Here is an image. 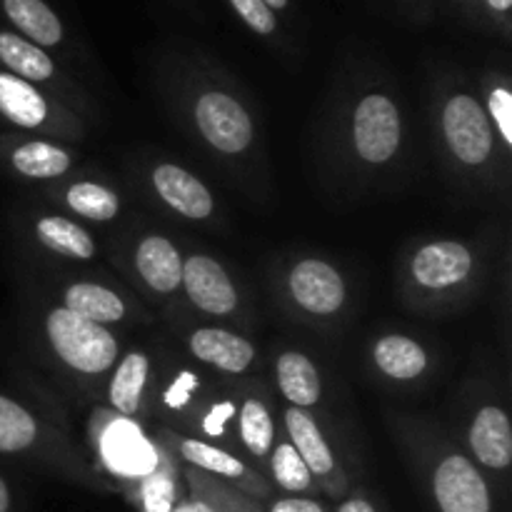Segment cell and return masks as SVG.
Masks as SVG:
<instances>
[{
    "mask_svg": "<svg viewBox=\"0 0 512 512\" xmlns=\"http://www.w3.org/2000/svg\"><path fill=\"white\" fill-rule=\"evenodd\" d=\"M40 243L50 248L53 253L68 255V258L88 260L95 255V243L80 225L65 218H43L35 225Z\"/></svg>",
    "mask_w": 512,
    "mask_h": 512,
    "instance_id": "44dd1931",
    "label": "cell"
},
{
    "mask_svg": "<svg viewBox=\"0 0 512 512\" xmlns=\"http://www.w3.org/2000/svg\"><path fill=\"white\" fill-rule=\"evenodd\" d=\"M285 425H288V433L293 438V448L298 450V455L303 458V463L308 465L310 475H330L335 470V458H333V450L328 448L325 438L320 435L318 425L315 420L310 418L305 410L300 408H290L285 413Z\"/></svg>",
    "mask_w": 512,
    "mask_h": 512,
    "instance_id": "9a60e30c",
    "label": "cell"
},
{
    "mask_svg": "<svg viewBox=\"0 0 512 512\" xmlns=\"http://www.w3.org/2000/svg\"><path fill=\"white\" fill-rule=\"evenodd\" d=\"M265 5H268V8H285L288 0H265Z\"/></svg>",
    "mask_w": 512,
    "mask_h": 512,
    "instance_id": "ab89813d",
    "label": "cell"
},
{
    "mask_svg": "<svg viewBox=\"0 0 512 512\" xmlns=\"http://www.w3.org/2000/svg\"><path fill=\"white\" fill-rule=\"evenodd\" d=\"M48 338L55 353L80 373H105L118 358V343L103 325L58 308L48 315Z\"/></svg>",
    "mask_w": 512,
    "mask_h": 512,
    "instance_id": "6da1fadb",
    "label": "cell"
},
{
    "mask_svg": "<svg viewBox=\"0 0 512 512\" xmlns=\"http://www.w3.org/2000/svg\"><path fill=\"white\" fill-rule=\"evenodd\" d=\"M68 205L90 220H110L118 215V195L95 183H75L68 190Z\"/></svg>",
    "mask_w": 512,
    "mask_h": 512,
    "instance_id": "484cf974",
    "label": "cell"
},
{
    "mask_svg": "<svg viewBox=\"0 0 512 512\" xmlns=\"http://www.w3.org/2000/svg\"><path fill=\"white\" fill-rule=\"evenodd\" d=\"M100 448L108 468L123 478H145L155 470V450L150 448L143 433L125 420L105 430Z\"/></svg>",
    "mask_w": 512,
    "mask_h": 512,
    "instance_id": "9c48e42d",
    "label": "cell"
},
{
    "mask_svg": "<svg viewBox=\"0 0 512 512\" xmlns=\"http://www.w3.org/2000/svg\"><path fill=\"white\" fill-rule=\"evenodd\" d=\"M195 388H198V378H195L193 373H183L178 378V383L165 393V403H168L170 408H183L185 400H188V395L193 393Z\"/></svg>",
    "mask_w": 512,
    "mask_h": 512,
    "instance_id": "1f68e13d",
    "label": "cell"
},
{
    "mask_svg": "<svg viewBox=\"0 0 512 512\" xmlns=\"http://www.w3.org/2000/svg\"><path fill=\"white\" fill-rule=\"evenodd\" d=\"M200 133L223 153H243L253 140V123L235 98L225 93H205L195 105Z\"/></svg>",
    "mask_w": 512,
    "mask_h": 512,
    "instance_id": "277c9868",
    "label": "cell"
},
{
    "mask_svg": "<svg viewBox=\"0 0 512 512\" xmlns=\"http://www.w3.org/2000/svg\"><path fill=\"white\" fill-rule=\"evenodd\" d=\"M13 168L28 178H55L70 168V155L50 143H25L13 150Z\"/></svg>",
    "mask_w": 512,
    "mask_h": 512,
    "instance_id": "603a6c76",
    "label": "cell"
},
{
    "mask_svg": "<svg viewBox=\"0 0 512 512\" xmlns=\"http://www.w3.org/2000/svg\"><path fill=\"white\" fill-rule=\"evenodd\" d=\"M268 512H325L315 500L308 498H285L270 505Z\"/></svg>",
    "mask_w": 512,
    "mask_h": 512,
    "instance_id": "e575fe53",
    "label": "cell"
},
{
    "mask_svg": "<svg viewBox=\"0 0 512 512\" xmlns=\"http://www.w3.org/2000/svg\"><path fill=\"white\" fill-rule=\"evenodd\" d=\"M38 438L33 415L15 400L0 395V453H20Z\"/></svg>",
    "mask_w": 512,
    "mask_h": 512,
    "instance_id": "cb8c5ba5",
    "label": "cell"
},
{
    "mask_svg": "<svg viewBox=\"0 0 512 512\" xmlns=\"http://www.w3.org/2000/svg\"><path fill=\"white\" fill-rule=\"evenodd\" d=\"M470 270H473V255L465 245L453 243V240L425 245L413 258V278L433 290L463 283Z\"/></svg>",
    "mask_w": 512,
    "mask_h": 512,
    "instance_id": "ba28073f",
    "label": "cell"
},
{
    "mask_svg": "<svg viewBox=\"0 0 512 512\" xmlns=\"http://www.w3.org/2000/svg\"><path fill=\"white\" fill-rule=\"evenodd\" d=\"M183 285L188 298L200 310L213 315L233 313L238 305V293L225 275V270L208 255H193L183 263Z\"/></svg>",
    "mask_w": 512,
    "mask_h": 512,
    "instance_id": "52a82bcc",
    "label": "cell"
},
{
    "mask_svg": "<svg viewBox=\"0 0 512 512\" xmlns=\"http://www.w3.org/2000/svg\"><path fill=\"white\" fill-rule=\"evenodd\" d=\"M153 185L160 198L173 210L183 213L185 218L203 220L213 213V195L203 183L188 170L178 165H160L153 173Z\"/></svg>",
    "mask_w": 512,
    "mask_h": 512,
    "instance_id": "30bf717a",
    "label": "cell"
},
{
    "mask_svg": "<svg viewBox=\"0 0 512 512\" xmlns=\"http://www.w3.org/2000/svg\"><path fill=\"white\" fill-rule=\"evenodd\" d=\"M233 413H235V405H233V403H220V405H215V408L210 410L208 418H205V423H203L205 433L213 435V438H218V435H223L225 423H228V418H233Z\"/></svg>",
    "mask_w": 512,
    "mask_h": 512,
    "instance_id": "836d02e7",
    "label": "cell"
},
{
    "mask_svg": "<svg viewBox=\"0 0 512 512\" xmlns=\"http://www.w3.org/2000/svg\"><path fill=\"white\" fill-rule=\"evenodd\" d=\"M230 3L255 33L270 35L275 30V15L265 0H230Z\"/></svg>",
    "mask_w": 512,
    "mask_h": 512,
    "instance_id": "f546056e",
    "label": "cell"
},
{
    "mask_svg": "<svg viewBox=\"0 0 512 512\" xmlns=\"http://www.w3.org/2000/svg\"><path fill=\"white\" fill-rule=\"evenodd\" d=\"M355 148L368 163H385L400 145V113L385 95H368L355 110Z\"/></svg>",
    "mask_w": 512,
    "mask_h": 512,
    "instance_id": "7a4b0ae2",
    "label": "cell"
},
{
    "mask_svg": "<svg viewBox=\"0 0 512 512\" xmlns=\"http://www.w3.org/2000/svg\"><path fill=\"white\" fill-rule=\"evenodd\" d=\"M148 358L143 353H130L115 370V378L110 383V403L118 413L135 415L140 408V395H143L145 380H148Z\"/></svg>",
    "mask_w": 512,
    "mask_h": 512,
    "instance_id": "7402d4cb",
    "label": "cell"
},
{
    "mask_svg": "<svg viewBox=\"0 0 512 512\" xmlns=\"http://www.w3.org/2000/svg\"><path fill=\"white\" fill-rule=\"evenodd\" d=\"M65 308L93 323H118L125 315V305L113 290L93 283H75L65 290Z\"/></svg>",
    "mask_w": 512,
    "mask_h": 512,
    "instance_id": "2e32d148",
    "label": "cell"
},
{
    "mask_svg": "<svg viewBox=\"0 0 512 512\" xmlns=\"http://www.w3.org/2000/svg\"><path fill=\"white\" fill-rule=\"evenodd\" d=\"M0 60L10 68V73L23 80H48L53 75V60L28 40L13 33H0Z\"/></svg>",
    "mask_w": 512,
    "mask_h": 512,
    "instance_id": "ffe728a7",
    "label": "cell"
},
{
    "mask_svg": "<svg viewBox=\"0 0 512 512\" xmlns=\"http://www.w3.org/2000/svg\"><path fill=\"white\" fill-rule=\"evenodd\" d=\"M338 512H375V508L368 503V500L350 498V500H345L343 505H340Z\"/></svg>",
    "mask_w": 512,
    "mask_h": 512,
    "instance_id": "8d00e7d4",
    "label": "cell"
},
{
    "mask_svg": "<svg viewBox=\"0 0 512 512\" xmlns=\"http://www.w3.org/2000/svg\"><path fill=\"white\" fill-rule=\"evenodd\" d=\"M143 508L145 512H173L175 483L168 465H155L153 473L143 478Z\"/></svg>",
    "mask_w": 512,
    "mask_h": 512,
    "instance_id": "f1b7e54d",
    "label": "cell"
},
{
    "mask_svg": "<svg viewBox=\"0 0 512 512\" xmlns=\"http://www.w3.org/2000/svg\"><path fill=\"white\" fill-rule=\"evenodd\" d=\"M0 115L20 128H38L48 115V105L33 83L13 73H0Z\"/></svg>",
    "mask_w": 512,
    "mask_h": 512,
    "instance_id": "5bb4252c",
    "label": "cell"
},
{
    "mask_svg": "<svg viewBox=\"0 0 512 512\" xmlns=\"http://www.w3.org/2000/svg\"><path fill=\"white\" fill-rule=\"evenodd\" d=\"M488 3H490V8H493V10H500V13H505V10H508L512 5V0H488Z\"/></svg>",
    "mask_w": 512,
    "mask_h": 512,
    "instance_id": "f35d334b",
    "label": "cell"
},
{
    "mask_svg": "<svg viewBox=\"0 0 512 512\" xmlns=\"http://www.w3.org/2000/svg\"><path fill=\"white\" fill-rule=\"evenodd\" d=\"M208 490L213 495H218L215 500H208V503L215 508V512H258L253 505H248L245 500H240L238 495H230L228 490H223V488H208Z\"/></svg>",
    "mask_w": 512,
    "mask_h": 512,
    "instance_id": "d6a6232c",
    "label": "cell"
},
{
    "mask_svg": "<svg viewBox=\"0 0 512 512\" xmlns=\"http://www.w3.org/2000/svg\"><path fill=\"white\" fill-rule=\"evenodd\" d=\"M433 488L443 512H490L488 485L463 455H450L438 465Z\"/></svg>",
    "mask_w": 512,
    "mask_h": 512,
    "instance_id": "5b68a950",
    "label": "cell"
},
{
    "mask_svg": "<svg viewBox=\"0 0 512 512\" xmlns=\"http://www.w3.org/2000/svg\"><path fill=\"white\" fill-rule=\"evenodd\" d=\"M3 8L8 18L28 38H33V43L58 45L63 38V25H60L58 15L43 0H3Z\"/></svg>",
    "mask_w": 512,
    "mask_h": 512,
    "instance_id": "d6986e66",
    "label": "cell"
},
{
    "mask_svg": "<svg viewBox=\"0 0 512 512\" xmlns=\"http://www.w3.org/2000/svg\"><path fill=\"white\" fill-rule=\"evenodd\" d=\"M443 128L450 150L465 165H480L488 160L493 150V133L478 100L470 95L450 98L443 113Z\"/></svg>",
    "mask_w": 512,
    "mask_h": 512,
    "instance_id": "3957f363",
    "label": "cell"
},
{
    "mask_svg": "<svg viewBox=\"0 0 512 512\" xmlns=\"http://www.w3.org/2000/svg\"><path fill=\"white\" fill-rule=\"evenodd\" d=\"M240 435H243L245 448L258 458H265L273 445V420L268 408L260 400H245L243 413H240Z\"/></svg>",
    "mask_w": 512,
    "mask_h": 512,
    "instance_id": "d4e9b609",
    "label": "cell"
},
{
    "mask_svg": "<svg viewBox=\"0 0 512 512\" xmlns=\"http://www.w3.org/2000/svg\"><path fill=\"white\" fill-rule=\"evenodd\" d=\"M10 510V490L5 485V480L0 478V512H8Z\"/></svg>",
    "mask_w": 512,
    "mask_h": 512,
    "instance_id": "74e56055",
    "label": "cell"
},
{
    "mask_svg": "<svg viewBox=\"0 0 512 512\" xmlns=\"http://www.w3.org/2000/svg\"><path fill=\"white\" fill-rule=\"evenodd\" d=\"M173 512H215V508L205 498H198V500H185V503L175 505Z\"/></svg>",
    "mask_w": 512,
    "mask_h": 512,
    "instance_id": "d590c367",
    "label": "cell"
},
{
    "mask_svg": "<svg viewBox=\"0 0 512 512\" xmlns=\"http://www.w3.org/2000/svg\"><path fill=\"white\" fill-rule=\"evenodd\" d=\"M188 345L195 358L215 365L225 373H243L255 358V350L248 340L220 328L195 330Z\"/></svg>",
    "mask_w": 512,
    "mask_h": 512,
    "instance_id": "7c38bea8",
    "label": "cell"
},
{
    "mask_svg": "<svg viewBox=\"0 0 512 512\" xmlns=\"http://www.w3.org/2000/svg\"><path fill=\"white\" fill-rule=\"evenodd\" d=\"M490 113H493L495 123H498L500 133H503L505 143H512V95L510 90L498 88L490 95Z\"/></svg>",
    "mask_w": 512,
    "mask_h": 512,
    "instance_id": "4dcf8cb0",
    "label": "cell"
},
{
    "mask_svg": "<svg viewBox=\"0 0 512 512\" xmlns=\"http://www.w3.org/2000/svg\"><path fill=\"white\" fill-rule=\"evenodd\" d=\"M375 363L390 378L413 380L428 368V355L413 338L388 335L375 345Z\"/></svg>",
    "mask_w": 512,
    "mask_h": 512,
    "instance_id": "e0dca14e",
    "label": "cell"
},
{
    "mask_svg": "<svg viewBox=\"0 0 512 512\" xmlns=\"http://www.w3.org/2000/svg\"><path fill=\"white\" fill-rule=\"evenodd\" d=\"M290 290L293 298L308 313L333 315L345 303V283L333 265L323 260H303L290 273Z\"/></svg>",
    "mask_w": 512,
    "mask_h": 512,
    "instance_id": "8992f818",
    "label": "cell"
},
{
    "mask_svg": "<svg viewBox=\"0 0 512 512\" xmlns=\"http://www.w3.org/2000/svg\"><path fill=\"white\" fill-rule=\"evenodd\" d=\"M273 475L278 485L288 493H305L313 485V475H310L308 465L298 455V450L290 443L278 445L273 455Z\"/></svg>",
    "mask_w": 512,
    "mask_h": 512,
    "instance_id": "83f0119b",
    "label": "cell"
},
{
    "mask_svg": "<svg viewBox=\"0 0 512 512\" xmlns=\"http://www.w3.org/2000/svg\"><path fill=\"white\" fill-rule=\"evenodd\" d=\"M470 448L475 458L493 470H503L512 463V430L508 415L500 408H483L470 428Z\"/></svg>",
    "mask_w": 512,
    "mask_h": 512,
    "instance_id": "8fae6325",
    "label": "cell"
},
{
    "mask_svg": "<svg viewBox=\"0 0 512 512\" xmlns=\"http://www.w3.org/2000/svg\"><path fill=\"white\" fill-rule=\"evenodd\" d=\"M278 385L295 408H308V405H315L320 400L318 370L300 353L280 355Z\"/></svg>",
    "mask_w": 512,
    "mask_h": 512,
    "instance_id": "ac0fdd59",
    "label": "cell"
},
{
    "mask_svg": "<svg viewBox=\"0 0 512 512\" xmlns=\"http://www.w3.org/2000/svg\"><path fill=\"white\" fill-rule=\"evenodd\" d=\"M135 265L145 283L158 293H173L183 283V258L170 240L150 235L138 245Z\"/></svg>",
    "mask_w": 512,
    "mask_h": 512,
    "instance_id": "4fadbf2b",
    "label": "cell"
},
{
    "mask_svg": "<svg viewBox=\"0 0 512 512\" xmlns=\"http://www.w3.org/2000/svg\"><path fill=\"white\" fill-rule=\"evenodd\" d=\"M180 453L188 463L198 465V468L208 470V473L223 475V478H243L248 470L240 460H235L233 455L223 453V450L213 448V445H205L200 440H183L180 443Z\"/></svg>",
    "mask_w": 512,
    "mask_h": 512,
    "instance_id": "4316f807",
    "label": "cell"
}]
</instances>
